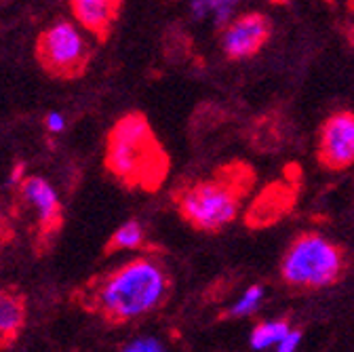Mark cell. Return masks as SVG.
<instances>
[{"mask_svg":"<svg viewBox=\"0 0 354 352\" xmlns=\"http://www.w3.org/2000/svg\"><path fill=\"white\" fill-rule=\"evenodd\" d=\"M255 186V169L245 160H228L211 175L180 184L173 190V205L188 226L217 234L228 228Z\"/></svg>","mask_w":354,"mask_h":352,"instance_id":"cell-1","label":"cell"},{"mask_svg":"<svg viewBox=\"0 0 354 352\" xmlns=\"http://www.w3.org/2000/svg\"><path fill=\"white\" fill-rule=\"evenodd\" d=\"M104 167L127 190L158 192L171 169V158L146 114L127 112L106 138Z\"/></svg>","mask_w":354,"mask_h":352,"instance_id":"cell-2","label":"cell"},{"mask_svg":"<svg viewBox=\"0 0 354 352\" xmlns=\"http://www.w3.org/2000/svg\"><path fill=\"white\" fill-rule=\"evenodd\" d=\"M169 291L167 268L156 257L140 255L102 277L88 289V304L110 323H129L156 311Z\"/></svg>","mask_w":354,"mask_h":352,"instance_id":"cell-3","label":"cell"},{"mask_svg":"<svg viewBox=\"0 0 354 352\" xmlns=\"http://www.w3.org/2000/svg\"><path fill=\"white\" fill-rule=\"evenodd\" d=\"M348 268V255L342 245L321 232H299L283 253L281 279L304 291L335 285Z\"/></svg>","mask_w":354,"mask_h":352,"instance_id":"cell-4","label":"cell"},{"mask_svg":"<svg viewBox=\"0 0 354 352\" xmlns=\"http://www.w3.org/2000/svg\"><path fill=\"white\" fill-rule=\"evenodd\" d=\"M40 68L55 78H78L91 62V47L80 26L68 19L44 28L34 45Z\"/></svg>","mask_w":354,"mask_h":352,"instance_id":"cell-5","label":"cell"},{"mask_svg":"<svg viewBox=\"0 0 354 352\" xmlns=\"http://www.w3.org/2000/svg\"><path fill=\"white\" fill-rule=\"evenodd\" d=\"M270 36L272 24L263 13H241L221 28V51L230 62H245L268 45Z\"/></svg>","mask_w":354,"mask_h":352,"instance_id":"cell-6","label":"cell"},{"mask_svg":"<svg viewBox=\"0 0 354 352\" xmlns=\"http://www.w3.org/2000/svg\"><path fill=\"white\" fill-rule=\"evenodd\" d=\"M317 160L327 171L354 167V112L337 110L319 129Z\"/></svg>","mask_w":354,"mask_h":352,"instance_id":"cell-7","label":"cell"},{"mask_svg":"<svg viewBox=\"0 0 354 352\" xmlns=\"http://www.w3.org/2000/svg\"><path fill=\"white\" fill-rule=\"evenodd\" d=\"M19 192L21 198L28 203V207L34 211L38 219V228L42 234H53L64 219L62 201L55 192V188L38 175H28V178L19 180Z\"/></svg>","mask_w":354,"mask_h":352,"instance_id":"cell-8","label":"cell"},{"mask_svg":"<svg viewBox=\"0 0 354 352\" xmlns=\"http://www.w3.org/2000/svg\"><path fill=\"white\" fill-rule=\"evenodd\" d=\"M293 205H295V186H291L287 180L274 182L270 186H266L247 207L245 224L249 228L272 226L291 213Z\"/></svg>","mask_w":354,"mask_h":352,"instance_id":"cell-9","label":"cell"},{"mask_svg":"<svg viewBox=\"0 0 354 352\" xmlns=\"http://www.w3.org/2000/svg\"><path fill=\"white\" fill-rule=\"evenodd\" d=\"M70 11L84 32L106 40L120 17L122 0H70Z\"/></svg>","mask_w":354,"mask_h":352,"instance_id":"cell-10","label":"cell"},{"mask_svg":"<svg viewBox=\"0 0 354 352\" xmlns=\"http://www.w3.org/2000/svg\"><path fill=\"white\" fill-rule=\"evenodd\" d=\"M26 323V299L19 291L0 289V346L11 344Z\"/></svg>","mask_w":354,"mask_h":352,"instance_id":"cell-11","label":"cell"},{"mask_svg":"<svg viewBox=\"0 0 354 352\" xmlns=\"http://www.w3.org/2000/svg\"><path fill=\"white\" fill-rule=\"evenodd\" d=\"M239 5V0H192L190 3V13L196 19H213L215 26L224 28L230 19L232 13Z\"/></svg>","mask_w":354,"mask_h":352,"instance_id":"cell-12","label":"cell"},{"mask_svg":"<svg viewBox=\"0 0 354 352\" xmlns=\"http://www.w3.org/2000/svg\"><path fill=\"white\" fill-rule=\"evenodd\" d=\"M144 243H146V232H144L142 224L136 222V219H131V222L122 224L112 234V239L106 245V251L108 253H114V251H138V249L144 247Z\"/></svg>","mask_w":354,"mask_h":352,"instance_id":"cell-13","label":"cell"},{"mask_svg":"<svg viewBox=\"0 0 354 352\" xmlns=\"http://www.w3.org/2000/svg\"><path fill=\"white\" fill-rule=\"evenodd\" d=\"M291 331L287 319H272V321H261L251 331V346L255 350H266L270 346H277L287 333Z\"/></svg>","mask_w":354,"mask_h":352,"instance_id":"cell-14","label":"cell"},{"mask_svg":"<svg viewBox=\"0 0 354 352\" xmlns=\"http://www.w3.org/2000/svg\"><path fill=\"white\" fill-rule=\"evenodd\" d=\"M261 299H263V287H261V285L249 287V289L241 295V299L230 308L228 317H249V315H253V313L257 311V308H259Z\"/></svg>","mask_w":354,"mask_h":352,"instance_id":"cell-15","label":"cell"},{"mask_svg":"<svg viewBox=\"0 0 354 352\" xmlns=\"http://www.w3.org/2000/svg\"><path fill=\"white\" fill-rule=\"evenodd\" d=\"M122 352H165V348L154 337H142V340L131 342Z\"/></svg>","mask_w":354,"mask_h":352,"instance_id":"cell-16","label":"cell"},{"mask_svg":"<svg viewBox=\"0 0 354 352\" xmlns=\"http://www.w3.org/2000/svg\"><path fill=\"white\" fill-rule=\"evenodd\" d=\"M299 340H301V333L291 329L279 344H277V352H295L297 346H299Z\"/></svg>","mask_w":354,"mask_h":352,"instance_id":"cell-17","label":"cell"},{"mask_svg":"<svg viewBox=\"0 0 354 352\" xmlns=\"http://www.w3.org/2000/svg\"><path fill=\"white\" fill-rule=\"evenodd\" d=\"M44 127H47L49 133H62V131L66 129V118H64V114H59V112H49L47 116H44Z\"/></svg>","mask_w":354,"mask_h":352,"instance_id":"cell-18","label":"cell"},{"mask_svg":"<svg viewBox=\"0 0 354 352\" xmlns=\"http://www.w3.org/2000/svg\"><path fill=\"white\" fill-rule=\"evenodd\" d=\"M272 5H287V3H291V0H270Z\"/></svg>","mask_w":354,"mask_h":352,"instance_id":"cell-19","label":"cell"},{"mask_svg":"<svg viewBox=\"0 0 354 352\" xmlns=\"http://www.w3.org/2000/svg\"><path fill=\"white\" fill-rule=\"evenodd\" d=\"M327 3H331V0H327Z\"/></svg>","mask_w":354,"mask_h":352,"instance_id":"cell-20","label":"cell"}]
</instances>
